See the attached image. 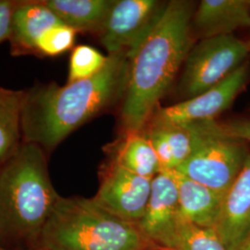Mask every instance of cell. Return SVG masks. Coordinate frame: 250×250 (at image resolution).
<instances>
[{"instance_id":"3","label":"cell","mask_w":250,"mask_h":250,"mask_svg":"<svg viewBox=\"0 0 250 250\" xmlns=\"http://www.w3.org/2000/svg\"><path fill=\"white\" fill-rule=\"evenodd\" d=\"M60 197L49 176L45 150L22 142L0 166V246L36 250Z\"/></svg>"},{"instance_id":"2","label":"cell","mask_w":250,"mask_h":250,"mask_svg":"<svg viewBox=\"0 0 250 250\" xmlns=\"http://www.w3.org/2000/svg\"><path fill=\"white\" fill-rule=\"evenodd\" d=\"M190 2L170 1L160 21L129 61L121 119L125 132H142L193 46Z\"/></svg>"},{"instance_id":"17","label":"cell","mask_w":250,"mask_h":250,"mask_svg":"<svg viewBox=\"0 0 250 250\" xmlns=\"http://www.w3.org/2000/svg\"><path fill=\"white\" fill-rule=\"evenodd\" d=\"M115 0H46L43 1L64 24L77 33L99 34Z\"/></svg>"},{"instance_id":"6","label":"cell","mask_w":250,"mask_h":250,"mask_svg":"<svg viewBox=\"0 0 250 250\" xmlns=\"http://www.w3.org/2000/svg\"><path fill=\"white\" fill-rule=\"evenodd\" d=\"M250 54L247 41L233 34L202 39L184 63L181 93L189 99L212 88L246 62Z\"/></svg>"},{"instance_id":"20","label":"cell","mask_w":250,"mask_h":250,"mask_svg":"<svg viewBox=\"0 0 250 250\" xmlns=\"http://www.w3.org/2000/svg\"><path fill=\"white\" fill-rule=\"evenodd\" d=\"M107 56L90 45H81L73 48L67 83L85 80L98 74L106 65Z\"/></svg>"},{"instance_id":"13","label":"cell","mask_w":250,"mask_h":250,"mask_svg":"<svg viewBox=\"0 0 250 250\" xmlns=\"http://www.w3.org/2000/svg\"><path fill=\"white\" fill-rule=\"evenodd\" d=\"M173 177L178 192L183 219L201 227L214 228L221 212L224 194L198 184L175 170H167Z\"/></svg>"},{"instance_id":"1","label":"cell","mask_w":250,"mask_h":250,"mask_svg":"<svg viewBox=\"0 0 250 250\" xmlns=\"http://www.w3.org/2000/svg\"><path fill=\"white\" fill-rule=\"evenodd\" d=\"M129 60L125 53L107 56L95 76L60 86L38 84L25 92L21 111L22 141L53 150L73 131L124 99Z\"/></svg>"},{"instance_id":"26","label":"cell","mask_w":250,"mask_h":250,"mask_svg":"<svg viewBox=\"0 0 250 250\" xmlns=\"http://www.w3.org/2000/svg\"><path fill=\"white\" fill-rule=\"evenodd\" d=\"M0 250H7V249H5V248H3V247H1V246H0Z\"/></svg>"},{"instance_id":"14","label":"cell","mask_w":250,"mask_h":250,"mask_svg":"<svg viewBox=\"0 0 250 250\" xmlns=\"http://www.w3.org/2000/svg\"><path fill=\"white\" fill-rule=\"evenodd\" d=\"M62 23L43 1L18 2L12 15L9 40L20 51H36L39 37L51 27Z\"/></svg>"},{"instance_id":"18","label":"cell","mask_w":250,"mask_h":250,"mask_svg":"<svg viewBox=\"0 0 250 250\" xmlns=\"http://www.w3.org/2000/svg\"><path fill=\"white\" fill-rule=\"evenodd\" d=\"M24 97V91L0 86V166L17 152L23 142L21 111Z\"/></svg>"},{"instance_id":"22","label":"cell","mask_w":250,"mask_h":250,"mask_svg":"<svg viewBox=\"0 0 250 250\" xmlns=\"http://www.w3.org/2000/svg\"><path fill=\"white\" fill-rule=\"evenodd\" d=\"M219 132L236 139L250 143V118L236 119L227 123H218Z\"/></svg>"},{"instance_id":"19","label":"cell","mask_w":250,"mask_h":250,"mask_svg":"<svg viewBox=\"0 0 250 250\" xmlns=\"http://www.w3.org/2000/svg\"><path fill=\"white\" fill-rule=\"evenodd\" d=\"M170 250H228L214 228L201 227L182 219Z\"/></svg>"},{"instance_id":"12","label":"cell","mask_w":250,"mask_h":250,"mask_svg":"<svg viewBox=\"0 0 250 250\" xmlns=\"http://www.w3.org/2000/svg\"><path fill=\"white\" fill-rule=\"evenodd\" d=\"M250 28L249 0H202L192 17V32L202 39Z\"/></svg>"},{"instance_id":"16","label":"cell","mask_w":250,"mask_h":250,"mask_svg":"<svg viewBox=\"0 0 250 250\" xmlns=\"http://www.w3.org/2000/svg\"><path fill=\"white\" fill-rule=\"evenodd\" d=\"M145 134L157 153L161 170H176L193 151L194 138L188 125H148Z\"/></svg>"},{"instance_id":"8","label":"cell","mask_w":250,"mask_h":250,"mask_svg":"<svg viewBox=\"0 0 250 250\" xmlns=\"http://www.w3.org/2000/svg\"><path fill=\"white\" fill-rule=\"evenodd\" d=\"M250 78V62H246L212 88L195 98L156 110L147 125H183L214 121L232 106Z\"/></svg>"},{"instance_id":"23","label":"cell","mask_w":250,"mask_h":250,"mask_svg":"<svg viewBox=\"0 0 250 250\" xmlns=\"http://www.w3.org/2000/svg\"><path fill=\"white\" fill-rule=\"evenodd\" d=\"M18 2L0 0V43L9 39L12 15Z\"/></svg>"},{"instance_id":"21","label":"cell","mask_w":250,"mask_h":250,"mask_svg":"<svg viewBox=\"0 0 250 250\" xmlns=\"http://www.w3.org/2000/svg\"><path fill=\"white\" fill-rule=\"evenodd\" d=\"M76 35L74 29L64 23L51 27L37 40L36 52L49 57L59 56L72 48Z\"/></svg>"},{"instance_id":"24","label":"cell","mask_w":250,"mask_h":250,"mask_svg":"<svg viewBox=\"0 0 250 250\" xmlns=\"http://www.w3.org/2000/svg\"><path fill=\"white\" fill-rule=\"evenodd\" d=\"M237 250H250V236L242 243L241 246Z\"/></svg>"},{"instance_id":"5","label":"cell","mask_w":250,"mask_h":250,"mask_svg":"<svg viewBox=\"0 0 250 250\" xmlns=\"http://www.w3.org/2000/svg\"><path fill=\"white\" fill-rule=\"evenodd\" d=\"M188 125L193 133V151L174 170L224 195L250 155L248 143L219 132L215 120Z\"/></svg>"},{"instance_id":"10","label":"cell","mask_w":250,"mask_h":250,"mask_svg":"<svg viewBox=\"0 0 250 250\" xmlns=\"http://www.w3.org/2000/svg\"><path fill=\"white\" fill-rule=\"evenodd\" d=\"M182 219L175 181L169 171L161 170L152 179L150 197L137 227L156 248L170 250Z\"/></svg>"},{"instance_id":"25","label":"cell","mask_w":250,"mask_h":250,"mask_svg":"<svg viewBox=\"0 0 250 250\" xmlns=\"http://www.w3.org/2000/svg\"><path fill=\"white\" fill-rule=\"evenodd\" d=\"M247 43H248V46H249V49H250V40H249V41H247Z\"/></svg>"},{"instance_id":"7","label":"cell","mask_w":250,"mask_h":250,"mask_svg":"<svg viewBox=\"0 0 250 250\" xmlns=\"http://www.w3.org/2000/svg\"><path fill=\"white\" fill-rule=\"evenodd\" d=\"M168 2L115 0L99 33L108 55L125 53L130 61L160 21Z\"/></svg>"},{"instance_id":"15","label":"cell","mask_w":250,"mask_h":250,"mask_svg":"<svg viewBox=\"0 0 250 250\" xmlns=\"http://www.w3.org/2000/svg\"><path fill=\"white\" fill-rule=\"evenodd\" d=\"M109 161L134 174L153 179L161 165L151 143L142 132H125L124 136L108 146Z\"/></svg>"},{"instance_id":"27","label":"cell","mask_w":250,"mask_h":250,"mask_svg":"<svg viewBox=\"0 0 250 250\" xmlns=\"http://www.w3.org/2000/svg\"><path fill=\"white\" fill-rule=\"evenodd\" d=\"M161 250V249H156V250Z\"/></svg>"},{"instance_id":"11","label":"cell","mask_w":250,"mask_h":250,"mask_svg":"<svg viewBox=\"0 0 250 250\" xmlns=\"http://www.w3.org/2000/svg\"><path fill=\"white\" fill-rule=\"evenodd\" d=\"M215 231L228 250H237L250 234V153L240 173L224 194Z\"/></svg>"},{"instance_id":"4","label":"cell","mask_w":250,"mask_h":250,"mask_svg":"<svg viewBox=\"0 0 250 250\" xmlns=\"http://www.w3.org/2000/svg\"><path fill=\"white\" fill-rule=\"evenodd\" d=\"M135 224L110 214L93 198H59L36 250H152Z\"/></svg>"},{"instance_id":"9","label":"cell","mask_w":250,"mask_h":250,"mask_svg":"<svg viewBox=\"0 0 250 250\" xmlns=\"http://www.w3.org/2000/svg\"><path fill=\"white\" fill-rule=\"evenodd\" d=\"M151 186L152 179L134 174L108 161L101 170L99 190L92 198L110 214L138 225L146 212Z\"/></svg>"}]
</instances>
